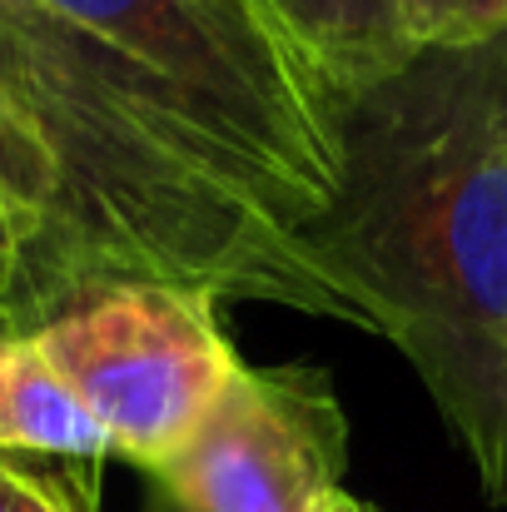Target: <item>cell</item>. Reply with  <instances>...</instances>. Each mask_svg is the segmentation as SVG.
<instances>
[{"instance_id": "obj_1", "label": "cell", "mask_w": 507, "mask_h": 512, "mask_svg": "<svg viewBox=\"0 0 507 512\" xmlns=\"http://www.w3.org/2000/svg\"><path fill=\"white\" fill-rule=\"evenodd\" d=\"M299 244L507 503V35L418 50L338 105V189Z\"/></svg>"}, {"instance_id": "obj_2", "label": "cell", "mask_w": 507, "mask_h": 512, "mask_svg": "<svg viewBox=\"0 0 507 512\" xmlns=\"http://www.w3.org/2000/svg\"><path fill=\"white\" fill-rule=\"evenodd\" d=\"M0 105L35 140L55 189L25 329L125 279L353 324L299 229L219 170L110 45L45 0H0Z\"/></svg>"}, {"instance_id": "obj_3", "label": "cell", "mask_w": 507, "mask_h": 512, "mask_svg": "<svg viewBox=\"0 0 507 512\" xmlns=\"http://www.w3.org/2000/svg\"><path fill=\"white\" fill-rule=\"evenodd\" d=\"M284 224L338 189V100L264 0H45Z\"/></svg>"}, {"instance_id": "obj_4", "label": "cell", "mask_w": 507, "mask_h": 512, "mask_svg": "<svg viewBox=\"0 0 507 512\" xmlns=\"http://www.w3.org/2000/svg\"><path fill=\"white\" fill-rule=\"evenodd\" d=\"M110 448L160 468L239 373L219 299L179 284H100L30 329Z\"/></svg>"}, {"instance_id": "obj_5", "label": "cell", "mask_w": 507, "mask_h": 512, "mask_svg": "<svg viewBox=\"0 0 507 512\" xmlns=\"http://www.w3.org/2000/svg\"><path fill=\"white\" fill-rule=\"evenodd\" d=\"M348 463L334 378L309 363H239L204 423L150 468L155 512H319Z\"/></svg>"}, {"instance_id": "obj_6", "label": "cell", "mask_w": 507, "mask_h": 512, "mask_svg": "<svg viewBox=\"0 0 507 512\" xmlns=\"http://www.w3.org/2000/svg\"><path fill=\"white\" fill-rule=\"evenodd\" d=\"M15 453L65 463H100L115 453L30 329H0V458Z\"/></svg>"}, {"instance_id": "obj_7", "label": "cell", "mask_w": 507, "mask_h": 512, "mask_svg": "<svg viewBox=\"0 0 507 512\" xmlns=\"http://www.w3.org/2000/svg\"><path fill=\"white\" fill-rule=\"evenodd\" d=\"M289 40L309 55L319 80L338 100L403 70L418 45L403 30L398 0H264Z\"/></svg>"}, {"instance_id": "obj_8", "label": "cell", "mask_w": 507, "mask_h": 512, "mask_svg": "<svg viewBox=\"0 0 507 512\" xmlns=\"http://www.w3.org/2000/svg\"><path fill=\"white\" fill-rule=\"evenodd\" d=\"M0 199L15 209V219L30 234V279H35V259H40V244L50 229L55 189H50V170H45L35 140L20 130V120L5 105H0ZM25 314H30V289H25Z\"/></svg>"}, {"instance_id": "obj_9", "label": "cell", "mask_w": 507, "mask_h": 512, "mask_svg": "<svg viewBox=\"0 0 507 512\" xmlns=\"http://www.w3.org/2000/svg\"><path fill=\"white\" fill-rule=\"evenodd\" d=\"M418 50H463L507 35V0H398Z\"/></svg>"}, {"instance_id": "obj_10", "label": "cell", "mask_w": 507, "mask_h": 512, "mask_svg": "<svg viewBox=\"0 0 507 512\" xmlns=\"http://www.w3.org/2000/svg\"><path fill=\"white\" fill-rule=\"evenodd\" d=\"M0 512H95V498L70 478L0 458Z\"/></svg>"}, {"instance_id": "obj_11", "label": "cell", "mask_w": 507, "mask_h": 512, "mask_svg": "<svg viewBox=\"0 0 507 512\" xmlns=\"http://www.w3.org/2000/svg\"><path fill=\"white\" fill-rule=\"evenodd\" d=\"M25 289H30V234L15 209L0 199V319L25 329Z\"/></svg>"}, {"instance_id": "obj_12", "label": "cell", "mask_w": 507, "mask_h": 512, "mask_svg": "<svg viewBox=\"0 0 507 512\" xmlns=\"http://www.w3.org/2000/svg\"><path fill=\"white\" fill-rule=\"evenodd\" d=\"M319 512H368V508H363V503H353L348 493H334V498H329V503H324Z\"/></svg>"}, {"instance_id": "obj_13", "label": "cell", "mask_w": 507, "mask_h": 512, "mask_svg": "<svg viewBox=\"0 0 507 512\" xmlns=\"http://www.w3.org/2000/svg\"><path fill=\"white\" fill-rule=\"evenodd\" d=\"M0 329H10V324H5V319H0Z\"/></svg>"}]
</instances>
